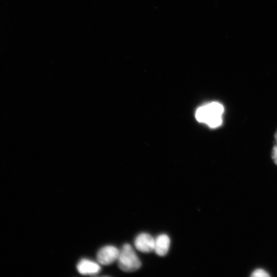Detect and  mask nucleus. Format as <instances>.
Returning a JSON list of instances; mask_svg holds the SVG:
<instances>
[{
  "label": "nucleus",
  "instance_id": "f257e3e1",
  "mask_svg": "<svg viewBox=\"0 0 277 277\" xmlns=\"http://www.w3.org/2000/svg\"><path fill=\"white\" fill-rule=\"evenodd\" d=\"M223 112V105L220 103L213 102L199 108L196 111V118L200 122L205 123L211 128H216L222 123Z\"/></svg>",
  "mask_w": 277,
  "mask_h": 277
},
{
  "label": "nucleus",
  "instance_id": "f03ea898",
  "mask_svg": "<svg viewBox=\"0 0 277 277\" xmlns=\"http://www.w3.org/2000/svg\"><path fill=\"white\" fill-rule=\"evenodd\" d=\"M118 266L123 271L133 272L139 269L141 262L133 247L129 244H124L120 250L118 259Z\"/></svg>",
  "mask_w": 277,
  "mask_h": 277
},
{
  "label": "nucleus",
  "instance_id": "7ed1b4c3",
  "mask_svg": "<svg viewBox=\"0 0 277 277\" xmlns=\"http://www.w3.org/2000/svg\"><path fill=\"white\" fill-rule=\"evenodd\" d=\"M120 250L112 245L101 248L97 253L99 263L103 265H109L118 260Z\"/></svg>",
  "mask_w": 277,
  "mask_h": 277
},
{
  "label": "nucleus",
  "instance_id": "20e7f679",
  "mask_svg": "<svg viewBox=\"0 0 277 277\" xmlns=\"http://www.w3.org/2000/svg\"><path fill=\"white\" fill-rule=\"evenodd\" d=\"M134 244L139 251L150 253L154 250L155 239L150 234L141 233L136 238Z\"/></svg>",
  "mask_w": 277,
  "mask_h": 277
},
{
  "label": "nucleus",
  "instance_id": "39448f33",
  "mask_svg": "<svg viewBox=\"0 0 277 277\" xmlns=\"http://www.w3.org/2000/svg\"><path fill=\"white\" fill-rule=\"evenodd\" d=\"M77 267L79 272L83 275H93L101 270L99 264L86 259L81 260Z\"/></svg>",
  "mask_w": 277,
  "mask_h": 277
},
{
  "label": "nucleus",
  "instance_id": "423d86ee",
  "mask_svg": "<svg viewBox=\"0 0 277 277\" xmlns=\"http://www.w3.org/2000/svg\"><path fill=\"white\" fill-rule=\"evenodd\" d=\"M170 245V240L166 234H161L155 239L154 250L160 257H164L168 253Z\"/></svg>",
  "mask_w": 277,
  "mask_h": 277
},
{
  "label": "nucleus",
  "instance_id": "0eeeda50",
  "mask_svg": "<svg viewBox=\"0 0 277 277\" xmlns=\"http://www.w3.org/2000/svg\"><path fill=\"white\" fill-rule=\"evenodd\" d=\"M274 142L272 150L271 157L274 163L277 165V131L274 135Z\"/></svg>",
  "mask_w": 277,
  "mask_h": 277
},
{
  "label": "nucleus",
  "instance_id": "6e6552de",
  "mask_svg": "<svg viewBox=\"0 0 277 277\" xmlns=\"http://www.w3.org/2000/svg\"><path fill=\"white\" fill-rule=\"evenodd\" d=\"M251 276L253 277H268L270 276L269 274L264 270L262 269H258L255 270L252 273Z\"/></svg>",
  "mask_w": 277,
  "mask_h": 277
}]
</instances>
